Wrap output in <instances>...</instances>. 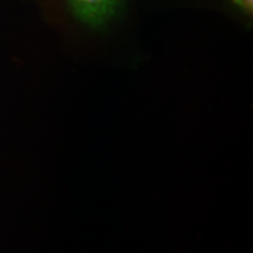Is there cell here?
<instances>
[{
	"instance_id": "cell-1",
	"label": "cell",
	"mask_w": 253,
	"mask_h": 253,
	"mask_svg": "<svg viewBox=\"0 0 253 253\" xmlns=\"http://www.w3.org/2000/svg\"><path fill=\"white\" fill-rule=\"evenodd\" d=\"M120 0H69L73 12L91 26L102 25L115 13Z\"/></svg>"
},
{
	"instance_id": "cell-2",
	"label": "cell",
	"mask_w": 253,
	"mask_h": 253,
	"mask_svg": "<svg viewBox=\"0 0 253 253\" xmlns=\"http://www.w3.org/2000/svg\"><path fill=\"white\" fill-rule=\"evenodd\" d=\"M235 4H237L238 6H240L242 8L246 9V11H252L253 7V0H232Z\"/></svg>"
}]
</instances>
